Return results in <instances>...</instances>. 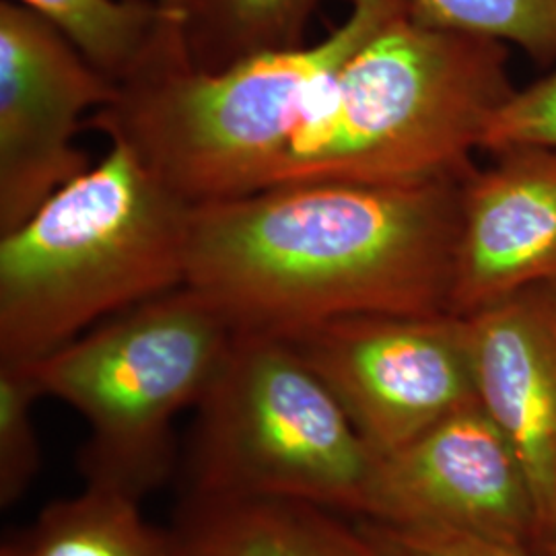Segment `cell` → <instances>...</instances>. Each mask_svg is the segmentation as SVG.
<instances>
[{
  "instance_id": "8fae6325",
  "label": "cell",
  "mask_w": 556,
  "mask_h": 556,
  "mask_svg": "<svg viewBox=\"0 0 556 556\" xmlns=\"http://www.w3.org/2000/svg\"><path fill=\"white\" fill-rule=\"evenodd\" d=\"M495 157L462 186L454 316L556 282V147H516Z\"/></svg>"
},
{
  "instance_id": "52a82bcc",
  "label": "cell",
  "mask_w": 556,
  "mask_h": 556,
  "mask_svg": "<svg viewBox=\"0 0 556 556\" xmlns=\"http://www.w3.org/2000/svg\"><path fill=\"white\" fill-rule=\"evenodd\" d=\"M277 337L324 381L376 457L477 402L462 316L361 314Z\"/></svg>"
},
{
  "instance_id": "30bf717a",
  "label": "cell",
  "mask_w": 556,
  "mask_h": 556,
  "mask_svg": "<svg viewBox=\"0 0 556 556\" xmlns=\"http://www.w3.org/2000/svg\"><path fill=\"white\" fill-rule=\"evenodd\" d=\"M462 318L478 404L526 475L538 546L556 556V282Z\"/></svg>"
},
{
  "instance_id": "ac0fdd59",
  "label": "cell",
  "mask_w": 556,
  "mask_h": 556,
  "mask_svg": "<svg viewBox=\"0 0 556 556\" xmlns=\"http://www.w3.org/2000/svg\"><path fill=\"white\" fill-rule=\"evenodd\" d=\"M516 147H556V68L516 91L489 124L482 151L495 155Z\"/></svg>"
},
{
  "instance_id": "5b68a950",
  "label": "cell",
  "mask_w": 556,
  "mask_h": 556,
  "mask_svg": "<svg viewBox=\"0 0 556 556\" xmlns=\"http://www.w3.org/2000/svg\"><path fill=\"white\" fill-rule=\"evenodd\" d=\"M236 337L238 328L215 303L181 285L27 367L41 396L85 418V482L142 501L172 477L174 420L199 406Z\"/></svg>"
},
{
  "instance_id": "5bb4252c",
  "label": "cell",
  "mask_w": 556,
  "mask_h": 556,
  "mask_svg": "<svg viewBox=\"0 0 556 556\" xmlns=\"http://www.w3.org/2000/svg\"><path fill=\"white\" fill-rule=\"evenodd\" d=\"M0 556H179V544L174 532L142 516L137 498L85 484L7 538Z\"/></svg>"
},
{
  "instance_id": "d6986e66",
  "label": "cell",
  "mask_w": 556,
  "mask_h": 556,
  "mask_svg": "<svg viewBox=\"0 0 556 556\" xmlns=\"http://www.w3.org/2000/svg\"><path fill=\"white\" fill-rule=\"evenodd\" d=\"M357 521L390 556H532L528 548L441 526Z\"/></svg>"
},
{
  "instance_id": "9a60e30c",
  "label": "cell",
  "mask_w": 556,
  "mask_h": 556,
  "mask_svg": "<svg viewBox=\"0 0 556 556\" xmlns=\"http://www.w3.org/2000/svg\"><path fill=\"white\" fill-rule=\"evenodd\" d=\"M326 0H192L186 46L192 68L220 71L260 52L305 43Z\"/></svg>"
},
{
  "instance_id": "44dd1931",
  "label": "cell",
  "mask_w": 556,
  "mask_h": 556,
  "mask_svg": "<svg viewBox=\"0 0 556 556\" xmlns=\"http://www.w3.org/2000/svg\"><path fill=\"white\" fill-rule=\"evenodd\" d=\"M174 534H176V532H174ZM178 544H179V542H178ZM179 556H186V555H184V551H181V546H179Z\"/></svg>"
},
{
  "instance_id": "e0dca14e",
  "label": "cell",
  "mask_w": 556,
  "mask_h": 556,
  "mask_svg": "<svg viewBox=\"0 0 556 556\" xmlns=\"http://www.w3.org/2000/svg\"><path fill=\"white\" fill-rule=\"evenodd\" d=\"M40 388L27 365L0 363V507L9 509L38 478L41 447L34 425Z\"/></svg>"
},
{
  "instance_id": "7c38bea8",
  "label": "cell",
  "mask_w": 556,
  "mask_h": 556,
  "mask_svg": "<svg viewBox=\"0 0 556 556\" xmlns=\"http://www.w3.org/2000/svg\"><path fill=\"white\" fill-rule=\"evenodd\" d=\"M344 517L291 501H186L174 532L186 556H390Z\"/></svg>"
},
{
  "instance_id": "277c9868",
  "label": "cell",
  "mask_w": 556,
  "mask_h": 556,
  "mask_svg": "<svg viewBox=\"0 0 556 556\" xmlns=\"http://www.w3.org/2000/svg\"><path fill=\"white\" fill-rule=\"evenodd\" d=\"M406 0H351L316 43L260 52L220 71L174 66L119 87L89 124L128 142L192 206L268 186L289 140L353 54L394 21Z\"/></svg>"
},
{
  "instance_id": "8992f818",
  "label": "cell",
  "mask_w": 556,
  "mask_h": 556,
  "mask_svg": "<svg viewBox=\"0 0 556 556\" xmlns=\"http://www.w3.org/2000/svg\"><path fill=\"white\" fill-rule=\"evenodd\" d=\"M197 410L186 501H291L367 516L378 457L285 338L238 332Z\"/></svg>"
},
{
  "instance_id": "4fadbf2b",
  "label": "cell",
  "mask_w": 556,
  "mask_h": 556,
  "mask_svg": "<svg viewBox=\"0 0 556 556\" xmlns=\"http://www.w3.org/2000/svg\"><path fill=\"white\" fill-rule=\"evenodd\" d=\"M54 25L116 87L192 66L184 23L157 0H13Z\"/></svg>"
},
{
  "instance_id": "9c48e42d",
  "label": "cell",
  "mask_w": 556,
  "mask_h": 556,
  "mask_svg": "<svg viewBox=\"0 0 556 556\" xmlns=\"http://www.w3.org/2000/svg\"><path fill=\"white\" fill-rule=\"evenodd\" d=\"M363 519L441 526L528 551L538 546L526 475L478 400L378 457Z\"/></svg>"
},
{
  "instance_id": "2e32d148",
  "label": "cell",
  "mask_w": 556,
  "mask_h": 556,
  "mask_svg": "<svg viewBox=\"0 0 556 556\" xmlns=\"http://www.w3.org/2000/svg\"><path fill=\"white\" fill-rule=\"evenodd\" d=\"M413 20L514 43L532 59H556V0H406Z\"/></svg>"
},
{
  "instance_id": "ffe728a7",
  "label": "cell",
  "mask_w": 556,
  "mask_h": 556,
  "mask_svg": "<svg viewBox=\"0 0 556 556\" xmlns=\"http://www.w3.org/2000/svg\"><path fill=\"white\" fill-rule=\"evenodd\" d=\"M163 11H167L172 17H176L179 23H184L186 29V20H188V11H190V2L192 0H157Z\"/></svg>"
},
{
  "instance_id": "7a4b0ae2",
  "label": "cell",
  "mask_w": 556,
  "mask_h": 556,
  "mask_svg": "<svg viewBox=\"0 0 556 556\" xmlns=\"http://www.w3.org/2000/svg\"><path fill=\"white\" fill-rule=\"evenodd\" d=\"M192 204L119 139L0 236V363L29 365L186 285Z\"/></svg>"
},
{
  "instance_id": "6da1fadb",
  "label": "cell",
  "mask_w": 556,
  "mask_h": 556,
  "mask_svg": "<svg viewBox=\"0 0 556 556\" xmlns=\"http://www.w3.org/2000/svg\"><path fill=\"white\" fill-rule=\"evenodd\" d=\"M468 174L280 184L197 204L186 285L238 332L289 334L361 314H450Z\"/></svg>"
},
{
  "instance_id": "ba28073f",
  "label": "cell",
  "mask_w": 556,
  "mask_h": 556,
  "mask_svg": "<svg viewBox=\"0 0 556 556\" xmlns=\"http://www.w3.org/2000/svg\"><path fill=\"white\" fill-rule=\"evenodd\" d=\"M116 98L118 87L54 25L0 2V236L91 167L75 137Z\"/></svg>"
},
{
  "instance_id": "3957f363",
  "label": "cell",
  "mask_w": 556,
  "mask_h": 556,
  "mask_svg": "<svg viewBox=\"0 0 556 556\" xmlns=\"http://www.w3.org/2000/svg\"><path fill=\"white\" fill-rule=\"evenodd\" d=\"M514 93L507 43L404 15L338 71L266 188L464 176Z\"/></svg>"
}]
</instances>
